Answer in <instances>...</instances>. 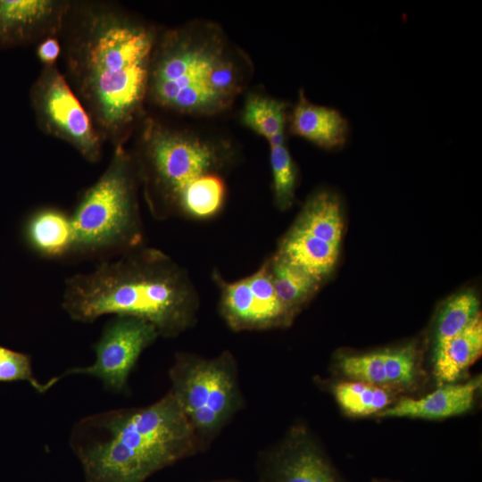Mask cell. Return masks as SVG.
<instances>
[{"label": "cell", "mask_w": 482, "mask_h": 482, "mask_svg": "<svg viewBox=\"0 0 482 482\" xmlns=\"http://www.w3.org/2000/svg\"><path fill=\"white\" fill-rule=\"evenodd\" d=\"M373 482H395V481L383 479V480H374Z\"/></svg>", "instance_id": "obj_28"}, {"label": "cell", "mask_w": 482, "mask_h": 482, "mask_svg": "<svg viewBox=\"0 0 482 482\" xmlns=\"http://www.w3.org/2000/svg\"><path fill=\"white\" fill-rule=\"evenodd\" d=\"M59 378L40 383L33 375L30 355L0 345V382L27 381L37 392L45 393Z\"/></svg>", "instance_id": "obj_26"}, {"label": "cell", "mask_w": 482, "mask_h": 482, "mask_svg": "<svg viewBox=\"0 0 482 482\" xmlns=\"http://www.w3.org/2000/svg\"><path fill=\"white\" fill-rule=\"evenodd\" d=\"M334 395L344 411L352 415L378 413L390 402L384 387L353 380L336 385Z\"/></svg>", "instance_id": "obj_22"}, {"label": "cell", "mask_w": 482, "mask_h": 482, "mask_svg": "<svg viewBox=\"0 0 482 482\" xmlns=\"http://www.w3.org/2000/svg\"><path fill=\"white\" fill-rule=\"evenodd\" d=\"M277 295L287 313L295 315L318 292L321 283L277 253L266 260Z\"/></svg>", "instance_id": "obj_19"}, {"label": "cell", "mask_w": 482, "mask_h": 482, "mask_svg": "<svg viewBox=\"0 0 482 482\" xmlns=\"http://www.w3.org/2000/svg\"><path fill=\"white\" fill-rule=\"evenodd\" d=\"M24 237L34 253L46 259L72 258L71 214L52 206L33 212L26 220Z\"/></svg>", "instance_id": "obj_15"}, {"label": "cell", "mask_w": 482, "mask_h": 482, "mask_svg": "<svg viewBox=\"0 0 482 482\" xmlns=\"http://www.w3.org/2000/svg\"><path fill=\"white\" fill-rule=\"evenodd\" d=\"M70 0H0V51L61 34Z\"/></svg>", "instance_id": "obj_10"}, {"label": "cell", "mask_w": 482, "mask_h": 482, "mask_svg": "<svg viewBox=\"0 0 482 482\" xmlns=\"http://www.w3.org/2000/svg\"><path fill=\"white\" fill-rule=\"evenodd\" d=\"M140 125L136 151L130 154L145 203L157 220L178 217L186 194L209 176L221 175L230 153L154 119H144Z\"/></svg>", "instance_id": "obj_5"}, {"label": "cell", "mask_w": 482, "mask_h": 482, "mask_svg": "<svg viewBox=\"0 0 482 482\" xmlns=\"http://www.w3.org/2000/svg\"><path fill=\"white\" fill-rule=\"evenodd\" d=\"M139 181L131 154L116 146L98 179L71 214L72 258L107 260L143 246Z\"/></svg>", "instance_id": "obj_6"}, {"label": "cell", "mask_w": 482, "mask_h": 482, "mask_svg": "<svg viewBox=\"0 0 482 482\" xmlns=\"http://www.w3.org/2000/svg\"><path fill=\"white\" fill-rule=\"evenodd\" d=\"M291 227L340 247L345 227L340 199L329 190L313 193Z\"/></svg>", "instance_id": "obj_18"}, {"label": "cell", "mask_w": 482, "mask_h": 482, "mask_svg": "<svg viewBox=\"0 0 482 482\" xmlns=\"http://www.w3.org/2000/svg\"><path fill=\"white\" fill-rule=\"evenodd\" d=\"M210 482H235V481H210Z\"/></svg>", "instance_id": "obj_29"}, {"label": "cell", "mask_w": 482, "mask_h": 482, "mask_svg": "<svg viewBox=\"0 0 482 482\" xmlns=\"http://www.w3.org/2000/svg\"><path fill=\"white\" fill-rule=\"evenodd\" d=\"M237 364L224 351L213 358L176 357L170 392L177 399L199 445L204 449L241 407Z\"/></svg>", "instance_id": "obj_7"}, {"label": "cell", "mask_w": 482, "mask_h": 482, "mask_svg": "<svg viewBox=\"0 0 482 482\" xmlns=\"http://www.w3.org/2000/svg\"><path fill=\"white\" fill-rule=\"evenodd\" d=\"M290 129L325 149L342 147L349 135L348 121L338 110L311 103L302 90L293 108Z\"/></svg>", "instance_id": "obj_14"}, {"label": "cell", "mask_w": 482, "mask_h": 482, "mask_svg": "<svg viewBox=\"0 0 482 482\" xmlns=\"http://www.w3.org/2000/svg\"><path fill=\"white\" fill-rule=\"evenodd\" d=\"M262 482H345L321 451L295 434L264 462Z\"/></svg>", "instance_id": "obj_12"}, {"label": "cell", "mask_w": 482, "mask_h": 482, "mask_svg": "<svg viewBox=\"0 0 482 482\" xmlns=\"http://www.w3.org/2000/svg\"><path fill=\"white\" fill-rule=\"evenodd\" d=\"M73 445L86 482H144L200 450L170 392L145 407L83 420L75 429Z\"/></svg>", "instance_id": "obj_3"}, {"label": "cell", "mask_w": 482, "mask_h": 482, "mask_svg": "<svg viewBox=\"0 0 482 482\" xmlns=\"http://www.w3.org/2000/svg\"><path fill=\"white\" fill-rule=\"evenodd\" d=\"M338 365L342 372L353 381L384 388L387 386L382 350L343 356Z\"/></svg>", "instance_id": "obj_24"}, {"label": "cell", "mask_w": 482, "mask_h": 482, "mask_svg": "<svg viewBox=\"0 0 482 482\" xmlns=\"http://www.w3.org/2000/svg\"><path fill=\"white\" fill-rule=\"evenodd\" d=\"M157 33L118 4L70 1L59 36L63 75L113 148L142 122Z\"/></svg>", "instance_id": "obj_1"}, {"label": "cell", "mask_w": 482, "mask_h": 482, "mask_svg": "<svg viewBox=\"0 0 482 482\" xmlns=\"http://www.w3.org/2000/svg\"><path fill=\"white\" fill-rule=\"evenodd\" d=\"M38 129L72 146L85 160H101L104 140L57 64L43 66L29 89Z\"/></svg>", "instance_id": "obj_8"}, {"label": "cell", "mask_w": 482, "mask_h": 482, "mask_svg": "<svg viewBox=\"0 0 482 482\" xmlns=\"http://www.w3.org/2000/svg\"><path fill=\"white\" fill-rule=\"evenodd\" d=\"M243 82L239 62L219 34L188 27L157 33L147 102L181 114H215L234 102Z\"/></svg>", "instance_id": "obj_4"}, {"label": "cell", "mask_w": 482, "mask_h": 482, "mask_svg": "<svg viewBox=\"0 0 482 482\" xmlns=\"http://www.w3.org/2000/svg\"><path fill=\"white\" fill-rule=\"evenodd\" d=\"M62 306L76 321L130 316L171 337L194 325L199 296L183 267L162 251L143 245L68 278Z\"/></svg>", "instance_id": "obj_2"}, {"label": "cell", "mask_w": 482, "mask_h": 482, "mask_svg": "<svg viewBox=\"0 0 482 482\" xmlns=\"http://www.w3.org/2000/svg\"><path fill=\"white\" fill-rule=\"evenodd\" d=\"M339 248L291 227L275 253L323 283L336 268Z\"/></svg>", "instance_id": "obj_16"}, {"label": "cell", "mask_w": 482, "mask_h": 482, "mask_svg": "<svg viewBox=\"0 0 482 482\" xmlns=\"http://www.w3.org/2000/svg\"><path fill=\"white\" fill-rule=\"evenodd\" d=\"M213 278L220 291V312L235 331L264 330L288 326L293 318L279 303L255 295L245 278L226 281L215 271Z\"/></svg>", "instance_id": "obj_11"}, {"label": "cell", "mask_w": 482, "mask_h": 482, "mask_svg": "<svg viewBox=\"0 0 482 482\" xmlns=\"http://www.w3.org/2000/svg\"><path fill=\"white\" fill-rule=\"evenodd\" d=\"M36 55L43 66H53L62 56V44L58 37H49L36 46Z\"/></svg>", "instance_id": "obj_27"}, {"label": "cell", "mask_w": 482, "mask_h": 482, "mask_svg": "<svg viewBox=\"0 0 482 482\" xmlns=\"http://www.w3.org/2000/svg\"><path fill=\"white\" fill-rule=\"evenodd\" d=\"M480 386V377L463 384H444L423 397L400 400L378 412V416L441 420L460 415L471 409Z\"/></svg>", "instance_id": "obj_13"}, {"label": "cell", "mask_w": 482, "mask_h": 482, "mask_svg": "<svg viewBox=\"0 0 482 482\" xmlns=\"http://www.w3.org/2000/svg\"><path fill=\"white\" fill-rule=\"evenodd\" d=\"M482 353V318L478 315L461 334L434 347V371L437 381L451 384L474 363Z\"/></svg>", "instance_id": "obj_17"}, {"label": "cell", "mask_w": 482, "mask_h": 482, "mask_svg": "<svg viewBox=\"0 0 482 482\" xmlns=\"http://www.w3.org/2000/svg\"><path fill=\"white\" fill-rule=\"evenodd\" d=\"M384 369L387 386L411 385L417 374L418 350L414 344L383 349Z\"/></svg>", "instance_id": "obj_25"}, {"label": "cell", "mask_w": 482, "mask_h": 482, "mask_svg": "<svg viewBox=\"0 0 482 482\" xmlns=\"http://www.w3.org/2000/svg\"><path fill=\"white\" fill-rule=\"evenodd\" d=\"M158 337L156 328L144 320L116 316L106 325L94 346V363L68 370L62 376L87 374L97 378L112 391H122L140 354Z\"/></svg>", "instance_id": "obj_9"}, {"label": "cell", "mask_w": 482, "mask_h": 482, "mask_svg": "<svg viewBox=\"0 0 482 482\" xmlns=\"http://www.w3.org/2000/svg\"><path fill=\"white\" fill-rule=\"evenodd\" d=\"M479 299L471 290H462L448 298L436 315L434 347L461 334L478 315Z\"/></svg>", "instance_id": "obj_20"}, {"label": "cell", "mask_w": 482, "mask_h": 482, "mask_svg": "<svg viewBox=\"0 0 482 482\" xmlns=\"http://www.w3.org/2000/svg\"><path fill=\"white\" fill-rule=\"evenodd\" d=\"M270 147L274 203L285 211L294 203L298 170L285 144Z\"/></svg>", "instance_id": "obj_23"}, {"label": "cell", "mask_w": 482, "mask_h": 482, "mask_svg": "<svg viewBox=\"0 0 482 482\" xmlns=\"http://www.w3.org/2000/svg\"><path fill=\"white\" fill-rule=\"evenodd\" d=\"M286 102L262 96H251L245 101L241 120L244 125L270 140L285 134Z\"/></svg>", "instance_id": "obj_21"}]
</instances>
